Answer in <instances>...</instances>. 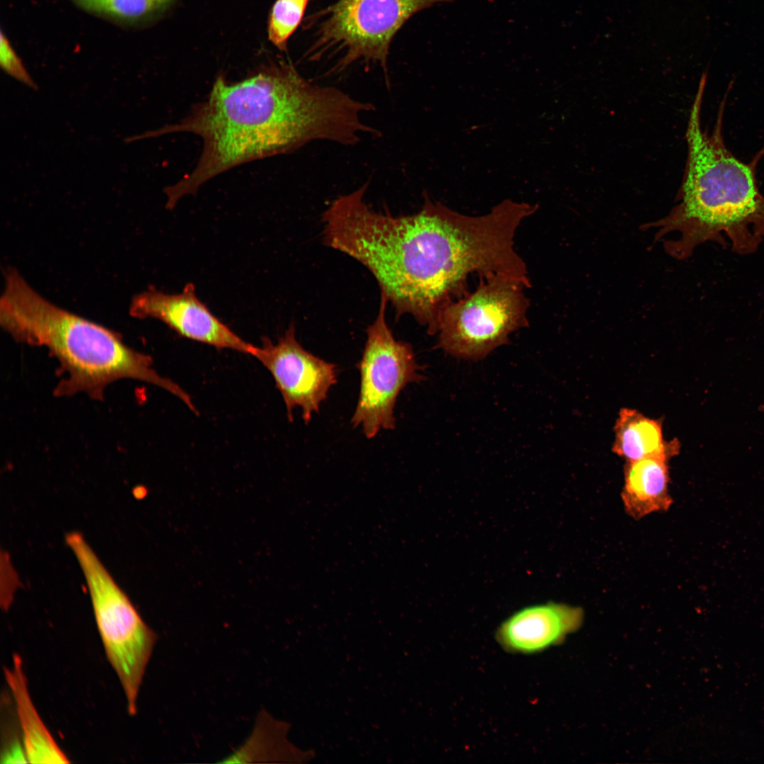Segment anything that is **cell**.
I'll return each mask as SVG.
<instances>
[{
	"label": "cell",
	"mask_w": 764,
	"mask_h": 764,
	"mask_svg": "<svg viewBox=\"0 0 764 764\" xmlns=\"http://www.w3.org/2000/svg\"><path fill=\"white\" fill-rule=\"evenodd\" d=\"M375 106L333 86L313 84L291 64L272 62L243 81L222 75L207 99L175 125L127 138L128 142L173 132L198 135L203 150L194 170L164 189L166 208L196 193L207 181L240 164L291 153L317 140L354 146L379 131L362 120Z\"/></svg>",
	"instance_id": "6da1fadb"
},
{
	"label": "cell",
	"mask_w": 764,
	"mask_h": 764,
	"mask_svg": "<svg viewBox=\"0 0 764 764\" xmlns=\"http://www.w3.org/2000/svg\"><path fill=\"white\" fill-rule=\"evenodd\" d=\"M0 325L18 342L45 347L59 364L64 377L57 396L85 393L102 399L105 388L120 379L154 385L181 400L189 408L190 396L153 367L151 357L127 345L121 335L48 301L14 267L4 272Z\"/></svg>",
	"instance_id": "7a4b0ae2"
},
{
	"label": "cell",
	"mask_w": 764,
	"mask_h": 764,
	"mask_svg": "<svg viewBox=\"0 0 764 764\" xmlns=\"http://www.w3.org/2000/svg\"><path fill=\"white\" fill-rule=\"evenodd\" d=\"M706 81L702 75L690 112L688 159L679 202L656 224L662 234L680 232L681 238L668 245L669 252L678 257L722 234L741 252L752 250L764 236V196L756 180L764 148L748 163L729 151L722 131L726 97L712 132L702 130L700 112Z\"/></svg>",
	"instance_id": "3957f363"
},
{
	"label": "cell",
	"mask_w": 764,
	"mask_h": 764,
	"mask_svg": "<svg viewBox=\"0 0 764 764\" xmlns=\"http://www.w3.org/2000/svg\"><path fill=\"white\" fill-rule=\"evenodd\" d=\"M453 1L334 0L303 20V28L311 32L305 57L335 58L328 72L335 74L357 62L378 64L388 86V58L395 35L416 13Z\"/></svg>",
	"instance_id": "277c9868"
},
{
	"label": "cell",
	"mask_w": 764,
	"mask_h": 764,
	"mask_svg": "<svg viewBox=\"0 0 764 764\" xmlns=\"http://www.w3.org/2000/svg\"><path fill=\"white\" fill-rule=\"evenodd\" d=\"M65 542L86 580L105 652L123 689L127 712L135 715L139 692L157 635L83 536L77 531L67 533Z\"/></svg>",
	"instance_id": "5b68a950"
},
{
	"label": "cell",
	"mask_w": 764,
	"mask_h": 764,
	"mask_svg": "<svg viewBox=\"0 0 764 764\" xmlns=\"http://www.w3.org/2000/svg\"><path fill=\"white\" fill-rule=\"evenodd\" d=\"M527 287L504 275L481 277L474 292L440 311L437 347L459 359L480 360L508 343L510 334L528 325Z\"/></svg>",
	"instance_id": "8992f818"
},
{
	"label": "cell",
	"mask_w": 764,
	"mask_h": 764,
	"mask_svg": "<svg viewBox=\"0 0 764 764\" xmlns=\"http://www.w3.org/2000/svg\"><path fill=\"white\" fill-rule=\"evenodd\" d=\"M387 299L381 295L374 321L367 328L366 340L357 364L359 393L351 423L367 439L395 427L394 409L400 392L423 380L412 346L395 338L386 322Z\"/></svg>",
	"instance_id": "52a82bcc"
},
{
	"label": "cell",
	"mask_w": 764,
	"mask_h": 764,
	"mask_svg": "<svg viewBox=\"0 0 764 764\" xmlns=\"http://www.w3.org/2000/svg\"><path fill=\"white\" fill-rule=\"evenodd\" d=\"M295 326L290 324L277 343L262 339L255 357L270 371L284 402L289 420L294 409L301 410L306 424L318 412L337 381L335 364L306 350L296 337Z\"/></svg>",
	"instance_id": "ba28073f"
},
{
	"label": "cell",
	"mask_w": 764,
	"mask_h": 764,
	"mask_svg": "<svg viewBox=\"0 0 764 764\" xmlns=\"http://www.w3.org/2000/svg\"><path fill=\"white\" fill-rule=\"evenodd\" d=\"M132 317L154 318L166 324L180 337L254 357L256 346L245 341L214 316L197 296L192 283L178 294L151 287L135 294L130 302Z\"/></svg>",
	"instance_id": "9c48e42d"
},
{
	"label": "cell",
	"mask_w": 764,
	"mask_h": 764,
	"mask_svg": "<svg viewBox=\"0 0 764 764\" xmlns=\"http://www.w3.org/2000/svg\"><path fill=\"white\" fill-rule=\"evenodd\" d=\"M583 620L581 608L548 602L524 607L498 627V644L511 653H538L560 643Z\"/></svg>",
	"instance_id": "30bf717a"
},
{
	"label": "cell",
	"mask_w": 764,
	"mask_h": 764,
	"mask_svg": "<svg viewBox=\"0 0 764 764\" xmlns=\"http://www.w3.org/2000/svg\"><path fill=\"white\" fill-rule=\"evenodd\" d=\"M24 751L30 763H67V756L61 749L42 720L31 699L21 657L13 654L11 667L4 668Z\"/></svg>",
	"instance_id": "8fae6325"
},
{
	"label": "cell",
	"mask_w": 764,
	"mask_h": 764,
	"mask_svg": "<svg viewBox=\"0 0 764 764\" xmlns=\"http://www.w3.org/2000/svg\"><path fill=\"white\" fill-rule=\"evenodd\" d=\"M671 458L658 455L626 461L621 495L628 515L639 519L668 509L673 502L668 492Z\"/></svg>",
	"instance_id": "7c38bea8"
},
{
	"label": "cell",
	"mask_w": 764,
	"mask_h": 764,
	"mask_svg": "<svg viewBox=\"0 0 764 764\" xmlns=\"http://www.w3.org/2000/svg\"><path fill=\"white\" fill-rule=\"evenodd\" d=\"M612 451L626 461L668 455L672 457L678 446L664 440L662 423L636 410L622 408L615 427Z\"/></svg>",
	"instance_id": "4fadbf2b"
},
{
	"label": "cell",
	"mask_w": 764,
	"mask_h": 764,
	"mask_svg": "<svg viewBox=\"0 0 764 764\" xmlns=\"http://www.w3.org/2000/svg\"><path fill=\"white\" fill-rule=\"evenodd\" d=\"M83 11L125 28L146 26L176 0H68Z\"/></svg>",
	"instance_id": "5bb4252c"
},
{
	"label": "cell",
	"mask_w": 764,
	"mask_h": 764,
	"mask_svg": "<svg viewBox=\"0 0 764 764\" xmlns=\"http://www.w3.org/2000/svg\"><path fill=\"white\" fill-rule=\"evenodd\" d=\"M311 0H276L271 8L267 33L280 51L287 50L288 40L301 23Z\"/></svg>",
	"instance_id": "9a60e30c"
},
{
	"label": "cell",
	"mask_w": 764,
	"mask_h": 764,
	"mask_svg": "<svg viewBox=\"0 0 764 764\" xmlns=\"http://www.w3.org/2000/svg\"><path fill=\"white\" fill-rule=\"evenodd\" d=\"M0 65L5 73L33 90L38 87L21 58L10 43L7 36L1 30Z\"/></svg>",
	"instance_id": "2e32d148"
}]
</instances>
